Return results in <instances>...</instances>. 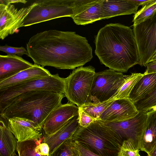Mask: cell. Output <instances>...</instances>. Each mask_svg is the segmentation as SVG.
I'll use <instances>...</instances> for the list:
<instances>
[{"mask_svg":"<svg viewBox=\"0 0 156 156\" xmlns=\"http://www.w3.org/2000/svg\"><path fill=\"white\" fill-rule=\"evenodd\" d=\"M28 56L34 64L59 69L83 66L93 58L86 37L73 31L50 30L32 36L26 44Z\"/></svg>","mask_w":156,"mask_h":156,"instance_id":"obj_1","label":"cell"},{"mask_svg":"<svg viewBox=\"0 0 156 156\" xmlns=\"http://www.w3.org/2000/svg\"><path fill=\"white\" fill-rule=\"evenodd\" d=\"M95 53L101 64L109 69L126 73L138 64L139 56L133 30L119 23L101 28L95 36Z\"/></svg>","mask_w":156,"mask_h":156,"instance_id":"obj_2","label":"cell"},{"mask_svg":"<svg viewBox=\"0 0 156 156\" xmlns=\"http://www.w3.org/2000/svg\"><path fill=\"white\" fill-rule=\"evenodd\" d=\"M64 94L40 90L30 92L15 99L0 115L7 120L17 117L31 120L42 129L50 112L62 104Z\"/></svg>","mask_w":156,"mask_h":156,"instance_id":"obj_3","label":"cell"},{"mask_svg":"<svg viewBox=\"0 0 156 156\" xmlns=\"http://www.w3.org/2000/svg\"><path fill=\"white\" fill-rule=\"evenodd\" d=\"M72 140L101 156H117L122 142L97 120L79 126Z\"/></svg>","mask_w":156,"mask_h":156,"instance_id":"obj_4","label":"cell"},{"mask_svg":"<svg viewBox=\"0 0 156 156\" xmlns=\"http://www.w3.org/2000/svg\"><path fill=\"white\" fill-rule=\"evenodd\" d=\"M82 4V0H35L28 6L29 10L23 19L21 27L59 18H73Z\"/></svg>","mask_w":156,"mask_h":156,"instance_id":"obj_5","label":"cell"},{"mask_svg":"<svg viewBox=\"0 0 156 156\" xmlns=\"http://www.w3.org/2000/svg\"><path fill=\"white\" fill-rule=\"evenodd\" d=\"M66 79L58 74L29 80L0 90V115L13 101L27 93L43 90L65 94Z\"/></svg>","mask_w":156,"mask_h":156,"instance_id":"obj_6","label":"cell"},{"mask_svg":"<svg viewBox=\"0 0 156 156\" xmlns=\"http://www.w3.org/2000/svg\"><path fill=\"white\" fill-rule=\"evenodd\" d=\"M95 70L90 66L79 67L66 78L65 95L70 102L78 107L90 104V94Z\"/></svg>","mask_w":156,"mask_h":156,"instance_id":"obj_7","label":"cell"},{"mask_svg":"<svg viewBox=\"0 0 156 156\" xmlns=\"http://www.w3.org/2000/svg\"><path fill=\"white\" fill-rule=\"evenodd\" d=\"M129 76L110 69L95 73L90 92V104L112 99Z\"/></svg>","mask_w":156,"mask_h":156,"instance_id":"obj_8","label":"cell"},{"mask_svg":"<svg viewBox=\"0 0 156 156\" xmlns=\"http://www.w3.org/2000/svg\"><path fill=\"white\" fill-rule=\"evenodd\" d=\"M137 44L138 64L146 67L156 52V11L142 22L133 25Z\"/></svg>","mask_w":156,"mask_h":156,"instance_id":"obj_9","label":"cell"},{"mask_svg":"<svg viewBox=\"0 0 156 156\" xmlns=\"http://www.w3.org/2000/svg\"><path fill=\"white\" fill-rule=\"evenodd\" d=\"M147 117V112L139 111L134 117L121 121L106 122L97 120L122 143L124 140H131L140 150Z\"/></svg>","mask_w":156,"mask_h":156,"instance_id":"obj_10","label":"cell"},{"mask_svg":"<svg viewBox=\"0 0 156 156\" xmlns=\"http://www.w3.org/2000/svg\"><path fill=\"white\" fill-rule=\"evenodd\" d=\"M29 8L18 9L14 5L0 2V38L4 39L21 27L23 19Z\"/></svg>","mask_w":156,"mask_h":156,"instance_id":"obj_11","label":"cell"},{"mask_svg":"<svg viewBox=\"0 0 156 156\" xmlns=\"http://www.w3.org/2000/svg\"><path fill=\"white\" fill-rule=\"evenodd\" d=\"M79 114V108L70 102L61 104L53 110L46 118L42 129L44 135L54 133L69 120Z\"/></svg>","mask_w":156,"mask_h":156,"instance_id":"obj_12","label":"cell"},{"mask_svg":"<svg viewBox=\"0 0 156 156\" xmlns=\"http://www.w3.org/2000/svg\"><path fill=\"white\" fill-rule=\"evenodd\" d=\"M139 112L128 98L115 100L97 120L106 122L121 121L134 117Z\"/></svg>","mask_w":156,"mask_h":156,"instance_id":"obj_13","label":"cell"},{"mask_svg":"<svg viewBox=\"0 0 156 156\" xmlns=\"http://www.w3.org/2000/svg\"><path fill=\"white\" fill-rule=\"evenodd\" d=\"M11 130L17 142L39 140L43 136L42 129L33 121L20 117L8 120Z\"/></svg>","mask_w":156,"mask_h":156,"instance_id":"obj_14","label":"cell"},{"mask_svg":"<svg viewBox=\"0 0 156 156\" xmlns=\"http://www.w3.org/2000/svg\"><path fill=\"white\" fill-rule=\"evenodd\" d=\"M80 126L78 115L69 120L57 131L50 135H44L43 141L49 145L50 154H52L62 144L72 139Z\"/></svg>","mask_w":156,"mask_h":156,"instance_id":"obj_15","label":"cell"},{"mask_svg":"<svg viewBox=\"0 0 156 156\" xmlns=\"http://www.w3.org/2000/svg\"><path fill=\"white\" fill-rule=\"evenodd\" d=\"M34 64L16 55H0V82L32 67Z\"/></svg>","mask_w":156,"mask_h":156,"instance_id":"obj_16","label":"cell"},{"mask_svg":"<svg viewBox=\"0 0 156 156\" xmlns=\"http://www.w3.org/2000/svg\"><path fill=\"white\" fill-rule=\"evenodd\" d=\"M139 6L130 0H103L102 20L120 15L134 14Z\"/></svg>","mask_w":156,"mask_h":156,"instance_id":"obj_17","label":"cell"},{"mask_svg":"<svg viewBox=\"0 0 156 156\" xmlns=\"http://www.w3.org/2000/svg\"><path fill=\"white\" fill-rule=\"evenodd\" d=\"M51 74L44 67L34 64L31 67L0 82V90L29 80L47 77Z\"/></svg>","mask_w":156,"mask_h":156,"instance_id":"obj_18","label":"cell"},{"mask_svg":"<svg viewBox=\"0 0 156 156\" xmlns=\"http://www.w3.org/2000/svg\"><path fill=\"white\" fill-rule=\"evenodd\" d=\"M103 0H91L73 18L77 25H85L102 20V4Z\"/></svg>","mask_w":156,"mask_h":156,"instance_id":"obj_19","label":"cell"},{"mask_svg":"<svg viewBox=\"0 0 156 156\" xmlns=\"http://www.w3.org/2000/svg\"><path fill=\"white\" fill-rule=\"evenodd\" d=\"M140 150L148 154L156 145V107L147 112Z\"/></svg>","mask_w":156,"mask_h":156,"instance_id":"obj_20","label":"cell"},{"mask_svg":"<svg viewBox=\"0 0 156 156\" xmlns=\"http://www.w3.org/2000/svg\"><path fill=\"white\" fill-rule=\"evenodd\" d=\"M0 156H15L17 141L7 119L0 117Z\"/></svg>","mask_w":156,"mask_h":156,"instance_id":"obj_21","label":"cell"},{"mask_svg":"<svg viewBox=\"0 0 156 156\" xmlns=\"http://www.w3.org/2000/svg\"><path fill=\"white\" fill-rule=\"evenodd\" d=\"M156 87V73L144 74L133 87L128 98L134 103L149 94Z\"/></svg>","mask_w":156,"mask_h":156,"instance_id":"obj_22","label":"cell"},{"mask_svg":"<svg viewBox=\"0 0 156 156\" xmlns=\"http://www.w3.org/2000/svg\"><path fill=\"white\" fill-rule=\"evenodd\" d=\"M144 75V73H133L129 75L125 82L111 100L114 101L128 98L129 94L135 85Z\"/></svg>","mask_w":156,"mask_h":156,"instance_id":"obj_23","label":"cell"},{"mask_svg":"<svg viewBox=\"0 0 156 156\" xmlns=\"http://www.w3.org/2000/svg\"><path fill=\"white\" fill-rule=\"evenodd\" d=\"M113 101L110 100L96 104L84 105L78 108L91 117L97 120Z\"/></svg>","mask_w":156,"mask_h":156,"instance_id":"obj_24","label":"cell"},{"mask_svg":"<svg viewBox=\"0 0 156 156\" xmlns=\"http://www.w3.org/2000/svg\"><path fill=\"white\" fill-rule=\"evenodd\" d=\"M139 111L147 112L156 107V87L150 93L134 103Z\"/></svg>","mask_w":156,"mask_h":156,"instance_id":"obj_25","label":"cell"},{"mask_svg":"<svg viewBox=\"0 0 156 156\" xmlns=\"http://www.w3.org/2000/svg\"><path fill=\"white\" fill-rule=\"evenodd\" d=\"M156 11V0H153L134 14L132 22L134 24H139L145 20Z\"/></svg>","mask_w":156,"mask_h":156,"instance_id":"obj_26","label":"cell"},{"mask_svg":"<svg viewBox=\"0 0 156 156\" xmlns=\"http://www.w3.org/2000/svg\"><path fill=\"white\" fill-rule=\"evenodd\" d=\"M51 156H80L76 144L72 139L64 142Z\"/></svg>","mask_w":156,"mask_h":156,"instance_id":"obj_27","label":"cell"},{"mask_svg":"<svg viewBox=\"0 0 156 156\" xmlns=\"http://www.w3.org/2000/svg\"><path fill=\"white\" fill-rule=\"evenodd\" d=\"M35 146V140L17 142L16 151L19 156H44L36 151Z\"/></svg>","mask_w":156,"mask_h":156,"instance_id":"obj_28","label":"cell"},{"mask_svg":"<svg viewBox=\"0 0 156 156\" xmlns=\"http://www.w3.org/2000/svg\"><path fill=\"white\" fill-rule=\"evenodd\" d=\"M140 150L132 140H125L122 143L117 156H141Z\"/></svg>","mask_w":156,"mask_h":156,"instance_id":"obj_29","label":"cell"},{"mask_svg":"<svg viewBox=\"0 0 156 156\" xmlns=\"http://www.w3.org/2000/svg\"><path fill=\"white\" fill-rule=\"evenodd\" d=\"M0 50L7 54V55H16L20 57L24 55L28 56L27 49L23 47H14L5 45L0 47Z\"/></svg>","mask_w":156,"mask_h":156,"instance_id":"obj_30","label":"cell"},{"mask_svg":"<svg viewBox=\"0 0 156 156\" xmlns=\"http://www.w3.org/2000/svg\"><path fill=\"white\" fill-rule=\"evenodd\" d=\"M95 120L79 108L78 121L80 126L87 127Z\"/></svg>","mask_w":156,"mask_h":156,"instance_id":"obj_31","label":"cell"},{"mask_svg":"<svg viewBox=\"0 0 156 156\" xmlns=\"http://www.w3.org/2000/svg\"><path fill=\"white\" fill-rule=\"evenodd\" d=\"M74 142L78 151L80 156H101L85 148L78 143L76 142Z\"/></svg>","mask_w":156,"mask_h":156,"instance_id":"obj_32","label":"cell"},{"mask_svg":"<svg viewBox=\"0 0 156 156\" xmlns=\"http://www.w3.org/2000/svg\"><path fill=\"white\" fill-rule=\"evenodd\" d=\"M145 74L156 73V62H149L147 65Z\"/></svg>","mask_w":156,"mask_h":156,"instance_id":"obj_33","label":"cell"},{"mask_svg":"<svg viewBox=\"0 0 156 156\" xmlns=\"http://www.w3.org/2000/svg\"><path fill=\"white\" fill-rule=\"evenodd\" d=\"M133 3L138 6L142 5L144 6L151 2L153 0H130Z\"/></svg>","mask_w":156,"mask_h":156,"instance_id":"obj_34","label":"cell"},{"mask_svg":"<svg viewBox=\"0 0 156 156\" xmlns=\"http://www.w3.org/2000/svg\"><path fill=\"white\" fill-rule=\"evenodd\" d=\"M27 1L23 0H0V2L7 4H11L12 3H21L25 4Z\"/></svg>","mask_w":156,"mask_h":156,"instance_id":"obj_35","label":"cell"},{"mask_svg":"<svg viewBox=\"0 0 156 156\" xmlns=\"http://www.w3.org/2000/svg\"><path fill=\"white\" fill-rule=\"evenodd\" d=\"M147 156H156V145L152 150L147 154Z\"/></svg>","mask_w":156,"mask_h":156,"instance_id":"obj_36","label":"cell"},{"mask_svg":"<svg viewBox=\"0 0 156 156\" xmlns=\"http://www.w3.org/2000/svg\"><path fill=\"white\" fill-rule=\"evenodd\" d=\"M155 59H156V52L154 54V55L152 57V58H151V59L150 61V62L154 61V60H155Z\"/></svg>","mask_w":156,"mask_h":156,"instance_id":"obj_37","label":"cell"},{"mask_svg":"<svg viewBox=\"0 0 156 156\" xmlns=\"http://www.w3.org/2000/svg\"></svg>","mask_w":156,"mask_h":156,"instance_id":"obj_38","label":"cell"}]
</instances>
